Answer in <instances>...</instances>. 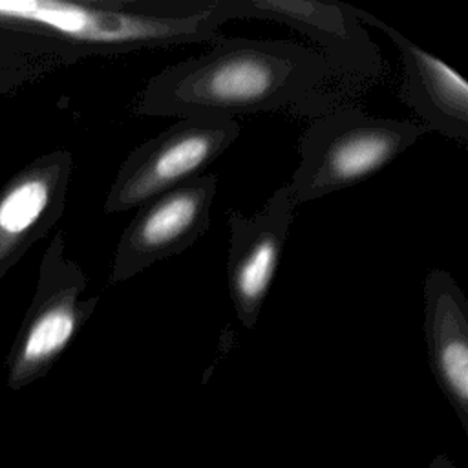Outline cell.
Masks as SVG:
<instances>
[{"instance_id":"1","label":"cell","mask_w":468,"mask_h":468,"mask_svg":"<svg viewBox=\"0 0 468 468\" xmlns=\"http://www.w3.org/2000/svg\"><path fill=\"white\" fill-rule=\"evenodd\" d=\"M338 101L335 77L314 49L294 40L219 35L208 51L148 79L133 113L234 121L287 110L316 117Z\"/></svg>"},{"instance_id":"2","label":"cell","mask_w":468,"mask_h":468,"mask_svg":"<svg viewBox=\"0 0 468 468\" xmlns=\"http://www.w3.org/2000/svg\"><path fill=\"white\" fill-rule=\"evenodd\" d=\"M422 133L426 130L417 121L371 115L349 104L316 115L298 141L300 163L289 183L294 203L362 183L391 165Z\"/></svg>"},{"instance_id":"3","label":"cell","mask_w":468,"mask_h":468,"mask_svg":"<svg viewBox=\"0 0 468 468\" xmlns=\"http://www.w3.org/2000/svg\"><path fill=\"white\" fill-rule=\"evenodd\" d=\"M239 135L230 119L181 117L135 146L122 161L108 192L104 212H126L205 174Z\"/></svg>"},{"instance_id":"4","label":"cell","mask_w":468,"mask_h":468,"mask_svg":"<svg viewBox=\"0 0 468 468\" xmlns=\"http://www.w3.org/2000/svg\"><path fill=\"white\" fill-rule=\"evenodd\" d=\"M229 18H258L283 24L322 49L336 88L364 91L380 80V49L349 4L320 0H225Z\"/></svg>"},{"instance_id":"5","label":"cell","mask_w":468,"mask_h":468,"mask_svg":"<svg viewBox=\"0 0 468 468\" xmlns=\"http://www.w3.org/2000/svg\"><path fill=\"white\" fill-rule=\"evenodd\" d=\"M216 192L218 176L201 174L135 208L119 238L110 280L126 282L194 245L208 230Z\"/></svg>"},{"instance_id":"6","label":"cell","mask_w":468,"mask_h":468,"mask_svg":"<svg viewBox=\"0 0 468 468\" xmlns=\"http://www.w3.org/2000/svg\"><path fill=\"white\" fill-rule=\"evenodd\" d=\"M294 197L289 183L276 188L252 216L229 210L230 245L227 283L238 320L254 327L274 282L294 218Z\"/></svg>"},{"instance_id":"7","label":"cell","mask_w":468,"mask_h":468,"mask_svg":"<svg viewBox=\"0 0 468 468\" xmlns=\"http://www.w3.org/2000/svg\"><path fill=\"white\" fill-rule=\"evenodd\" d=\"M356 18L380 29L397 48L402 64L399 99L426 132H437L468 148V82L444 60L420 48L375 15L355 9Z\"/></svg>"},{"instance_id":"8","label":"cell","mask_w":468,"mask_h":468,"mask_svg":"<svg viewBox=\"0 0 468 468\" xmlns=\"http://www.w3.org/2000/svg\"><path fill=\"white\" fill-rule=\"evenodd\" d=\"M422 329L433 378L468 435V302L444 269L424 278Z\"/></svg>"},{"instance_id":"9","label":"cell","mask_w":468,"mask_h":468,"mask_svg":"<svg viewBox=\"0 0 468 468\" xmlns=\"http://www.w3.org/2000/svg\"><path fill=\"white\" fill-rule=\"evenodd\" d=\"M86 280L75 269H66L58 294L51 298L46 307L33 320L20 355L18 377L37 373L48 366L71 342L97 298L90 302H77Z\"/></svg>"},{"instance_id":"10","label":"cell","mask_w":468,"mask_h":468,"mask_svg":"<svg viewBox=\"0 0 468 468\" xmlns=\"http://www.w3.org/2000/svg\"><path fill=\"white\" fill-rule=\"evenodd\" d=\"M68 172V159L55 165L46 176H35L16 185L0 203V227L7 232H24L51 207L57 177Z\"/></svg>"},{"instance_id":"11","label":"cell","mask_w":468,"mask_h":468,"mask_svg":"<svg viewBox=\"0 0 468 468\" xmlns=\"http://www.w3.org/2000/svg\"><path fill=\"white\" fill-rule=\"evenodd\" d=\"M426 468H457V466L453 464V461H452L446 453H437V455L430 461V464H428Z\"/></svg>"}]
</instances>
